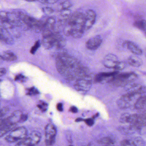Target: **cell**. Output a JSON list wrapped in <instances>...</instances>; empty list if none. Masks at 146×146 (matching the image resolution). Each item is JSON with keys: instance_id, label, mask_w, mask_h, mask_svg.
Returning <instances> with one entry per match:
<instances>
[{"instance_id": "cell-37", "label": "cell", "mask_w": 146, "mask_h": 146, "mask_svg": "<svg viewBox=\"0 0 146 146\" xmlns=\"http://www.w3.org/2000/svg\"><path fill=\"white\" fill-rule=\"evenodd\" d=\"M6 73V70L4 68H1L0 69V76H2L3 75L5 74Z\"/></svg>"}, {"instance_id": "cell-17", "label": "cell", "mask_w": 146, "mask_h": 146, "mask_svg": "<svg viewBox=\"0 0 146 146\" xmlns=\"http://www.w3.org/2000/svg\"><path fill=\"white\" fill-rule=\"evenodd\" d=\"M1 59L7 61H14L17 60V56L13 52L6 51L3 52L1 55Z\"/></svg>"}, {"instance_id": "cell-35", "label": "cell", "mask_w": 146, "mask_h": 146, "mask_svg": "<svg viewBox=\"0 0 146 146\" xmlns=\"http://www.w3.org/2000/svg\"><path fill=\"white\" fill-rule=\"evenodd\" d=\"M70 111L73 113H77L78 111V110L75 106H73L70 108Z\"/></svg>"}, {"instance_id": "cell-20", "label": "cell", "mask_w": 146, "mask_h": 146, "mask_svg": "<svg viewBox=\"0 0 146 146\" xmlns=\"http://www.w3.org/2000/svg\"><path fill=\"white\" fill-rule=\"evenodd\" d=\"M135 27L143 31L146 33V20H138L134 23Z\"/></svg>"}, {"instance_id": "cell-11", "label": "cell", "mask_w": 146, "mask_h": 146, "mask_svg": "<svg viewBox=\"0 0 146 146\" xmlns=\"http://www.w3.org/2000/svg\"><path fill=\"white\" fill-rule=\"evenodd\" d=\"M103 39L100 36H95L89 39L86 43V47L90 50H95L102 44Z\"/></svg>"}, {"instance_id": "cell-8", "label": "cell", "mask_w": 146, "mask_h": 146, "mask_svg": "<svg viewBox=\"0 0 146 146\" xmlns=\"http://www.w3.org/2000/svg\"><path fill=\"white\" fill-rule=\"evenodd\" d=\"M56 128L53 124L49 123L45 127V143L47 146L54 145L55 141Z\"/></svg>"}, {"instance_id": "cell-29", "label": "cell", "mask_w": 146, "mask_h": 146, "mask_svg": "<svg viewBox=\"0 0 146 146\" xmlns=\"http://www.w3.org/2000/svg\"><path fill=\"white\" fill-rule=\"evenodd\" d=\"M38 93V91L35 88H31L28 90L27 94L30 95H34L37 94Z\"/></svg>"}, {"instance_id": "cell-26", "label": "cell", "mask_w": 146, "mask_h": 146, "mask_svg": "<svg viewBox=\"0 0 146 146\" xmlns=\"http://www.w3.org/2000/svg\"><path fill=\"white\" fill-rule=\"evenodd\" d=\"M126 66V64L125 62H123L118 61L114 69L115 70H118V71L122 70L125 68Z\"/></svg>"}, {"instance_id": "cell-4", "label": "cell", "mask_w": 146, "mask_h": 146, "mask_svg": "<svg viewBox=\"0 0 146 146\" xmlns=\"http://www.w3.org/2000/svg\"><path fill=\"white\" fill-rule=\"evenodd\" d=\"M137 77V74L134 73H122L117 74L111 82L117 86L125 87L128 84L133 82Z\"/></svg>"}, {"instance_id": "cell-16", "label": "cell", "mask_w": 146, "mask_h": 146, "mask_svg": "<svg viewBox=\"0 0 146 146\" xmlns=\"http://www.w3.org/2000/svg\"><path fill=\"white\" fill-rule=\"evenodd\" d=\"M129 64L130 66L135 67H139L142 65V60L137 55H132L129 56L128 60Z\"/></svg>"}, {"instance_id": "cell-36", "label": "cell", "mask_w": 146, "mask_h": 146, "mask_svg": "<svg viewBox=\"0 0 146 146\" xmlns=\"http://www.w3.org/2000/svg\"><path fill=\"white\" fill-rule=\"evenodd\" d=\"M59 0H45V3L49 4H54L57 2Z\"/></svg>"}, {"instance_id": "cell-40", "label": "cell", "mask_w": 146, "mask_h": 146, "mask_svg": "<svg viewBox=\"0 0 146 146\" xmlns=\"http://www.w3.org/2000/svg\"><path fill=\"white\" fill-rule=\"evenodd\" d=\"M84 121V120H83V119H82V118H78L76 119V120H75V121H76V122H80V121Z\"/></svg>"}, {"instance_id": "cell-38", "label": "cell", "mask_w": 146, "mask_h": 146, "mask_svg": "<svg viewBox=\"0 0 146 146\" xmlns=\"http://www.w3.org/2000/svg\"><path fill=\"white\" fill-rule=\"evenodd\" d=\"M25 1L28 2L38 1L41 3H45V0H25Z\"/></svg>"}, {"instance_id": "cell-34", "label": "cell", "mask_w": 146, "mask_h": 146, "mask_svg": "<svg viewBox=\"0 0 146 146\" xmlns=\"http://www.w3.org/2000/svg\"><path fill=\"white\" fill-rule=\"evenodd\" d=\"M57 109L59 111H63V106L61 103H59L57 105Z\"/></svg>"}, {"instance_id": "cell-19", "label": "cell", "mask_w": 146, "mask_h": 146, "mask_svg": "<svg viewBox=\"0 0 146 146\" xmlns=\"http://www.w3.org/2000/svg\"><path fill=\"white\" fill-rule=\"evenodd\" d=\"M1 39L7 43H10L12 41V38L10 37L7 30L1 27Z\"/></svg>"}, {"instance_id": "cell-2", "label": "cell", "mask_w": 146, "mask_h": 146, "mask_svg": "<svg viewBox=\"0 0 146 146\" xmlns=\"http://www.w3.org/2000/svg\"><path fill=\"white\" fill-rule=\"evenodd\" d=\"M85 15L81 12L72 14L65 22L63 33L67 36H71L75 38L81 37L85 31Z\"/></svg>"}, {"instance_id": "cell-28", "label": "cell", "mask_w": 146, "mask_h": 146, "mask_svg": "<svg viewBox=\"0 0 146 146\" xmlns=\"http://www.w3.org/2000/svg\"><path fill=\"white\" fill-rule=\"evenodd\" d=\"M40 43L39 41H37L36 43H35V44L34 46L31 48V53L32 54H34L35 53H36V51L38 49L39 46H40Z\"/></svg>"}, {"instance_id": "cell-1", "label": "cell", "mask_w": 146, "mask_h": 146, "mask_svg": "<svg viewBox=\"0 0 146 146\" xmlns=\"http://www.w3.org/2000/svg\"><path fill=\"white\" fill-rule=\"evenodd\" d=\"M57 71L62 75L69 80L90 75L89 71L73 56L67 54L58 56L56 60Z\"/></svg>"}, {"instance_id": "cell-30", "label": "cell", "mask_w": 146, "mask_h": 146, "mask_svg": "<svg viewBox=\"0 0 146 146\" xmlns=\"http://www.w3.org/2000/svg\"><path fill=\"white\" fill-rule=\"evenodd\" d=\"M47 104H45V103H41V104H38L37 105V107L43 111H45L47 110Z\"/></svg>"}, {"instance_id": "cell-5", "label": "cell", "mask_w": 146, "mask_h": 146, "mask_svg": "<svg viewBox=\"0 0 146 146\" xmlns=\"http://www.w3.org/2000/svg\"><path fill=\"white\" fill-rule=\"evenodd\" d=\"M27 130L24 127L15 128L10 131L6 136L5 140L8 143H13L19 140H21L27 136Z\"/></svg>"}, {"instance_id": "cell-9", "label": "cell", "mask_w": 146, "mask_h": 146, "mask_svg": "<svg viewBox=\"0 0 146 146\" xmlns=\"http://www.w3.org/2000/svg\"><path fill=\"white\" fill-rule=\"evenodd\" d=\"M137 96L138 95L128 93L123 95L117 101L118 107L121 109L129 108L135 100V97Z\"/></svg>"}, {"instance_id": "cell-25", "label": "cell", "mask_w": 146, "mask_h": 146, "mask_svg": "<svg viewBox=\"0 0 146 146\" xmlns=\"http://www.w3.org/2000/svg\"><path fill=\"white\" fill-rule=\"evenodd\" d=\"M61 16L63 18L68 19L71 15V11L69 9H65L60 11Z\"/></svg>"}, {"instance_id": "cell-23", "label": "cell", "mask_w": 146, "mask_h": 146, "mask_svg": "<svg viewBox=\"0 0 146 146\" xmlns=\"http://www.w3.org/2000/svg\"><path fill=\"white\" fill-rule=\"evenodd\" d=\"M1 23L8 21V13L6 11H1L0 13Z\"/></svg>"}, {"instance_id": "cell-32", "label": "cell", "mask_w": 146, "mask_h": 146, "mask_svg": "<svg viewBox=\"0 0 146 146\" xmlns=\"http://www.w3.org/2000/svg\"><path fill=\"white\" fill-rule=\"evenodd\" d=\"M9 111L8 108L7 107H4V108H2L1 110V117L5 115L8 111Z\"/></svg>"}, {"instance_id": "cell-22", "label": "cell", "mask_w": 146, "mask_h": 146, "mask_svg": "<svg viewBox=\"0 0 146 146\" xmlns=\"http://www.w3.org/2000/svg\"><path fill=\"white\" fill-rule=\"evenodd\" d=\"M72 6V3L69 1H64L59 4L58 6V9L60 11H61L65 9H69Z\"/></svg>"}, {"instance_id": "cell-12", "label": "cell", "mask_w": 146, "mask_h": 146, "mask_svg": "<svg viewBox=\"0 0 146 146\" xmlns=\"http://www.w3.org/2000/svg\"><path fill=\"white\" fill-rule=\"evenodd\" d=\"M118 74V72H113L100 73L97 74L95 77V80L97 82H102L105 81L111 82L112 79Z\"/></svg>"}, {"instance_id": "cell-18", "label": "cell", "mask_w": 146, "mask_h": 146, "mask_svg": "<svg viewBox=\"0 0 146 146\" xmlns=\"http://www.w3.org/2000/svg\"><path fill=\"white\" fill-rule=\"evenodd\" d=\"M135 108L136 110H140L144 109L146 106V96H140L135 101Z\"/></svg>"}, {"instance_id": "cell-15", "label": "cell", "mask_w": 146, "mask_h": 146, "mask_svg": "<svg viewBox=\"0 0 146 146\" xmlns=\"http://www.w3.org/2000/svg\"><path fill=\"white\" fill-rule=\"evenodd\" d=\"M126 47L132 53L135 55H141L143 53L141 49L136 43L131 41H127L125 42Z\"/></svg>"}, {"instance_id": "cell-24", "label": "cell", "mask_w": 146, "mask_h": 146, "mask_svg": "<svg viewBox=\"0 0 146 146\" xmlns=\"http://www.w3.org/2000/svg\"><path fill=\"white\" fill-rule=\"evenodd\" d=\"M130 115V114L128 113L122 114L120 117V121L122 123H128Z\"/></svg>"}, {"instance_id": "cell-3", "label": "cell", "mask_w": 146, "mask_h": 146, "mask_svg": "<svg viewBox=\"0 0 146 146\" xmlns=\"http://www.w3.org/2000/svg\"><path fill=\"white\" fill-rule=\"evenodd\" d=\"M64 38L57 33L55 32L50 35L44 36L42 40V44L46 49L52 47L62 48L65 44Z\"/></svg>"}, {"instance_id": "cell-27", "label": "cell", "mask_w": 146, "mask_h": 146, "mask_svg": "<svg viewBox=\"0 0 146 146\" xmlns=\"http://www.w3.org/2000/svg\"><path fill=\"white\" fill-rule=\"evenodd\" d=\"M42 10L44 13L46 14H51L54 13V9L51 7H44L42 8Z\"/></svg>"}, {"instance_id": "cell-39", "label": "cell", "mask_w": 146, "mask_h": 146, "mask_svg": "<svg viewBox=\"0 0 146 146\" xmlns=\"http://www.w3.org/2000/svg\"><path fill=\"white\" fill-rule=\"evenodd\" d=\"M24 76L22 75H19L17 76L15 78V80H22L23 78H24Z\"/></svg>"}, {"instance_id": "cell-6", "label": "cell", "mask_w": 146, "mask_h": 146, "mask_svg": "<svg viewBox=\"0 0 146 146\" xmlns=\"http://www.w3.org/2000/svg\"><path fill=\"white\" fill-rule=\"evenodd\" d=\"M40 133L37 131L32 132L29 136L21 140L15 146H35L37 145L41 139Z\"/></svg>"}, {"instance_id": "cell-31", "label": "cell", "mask_w": 146, "mask_h": 146, "mask_svg": "<svg viewBox=\"0 0 146 146\" xmlns=\"http://www.w3.org/2000/svg\"><path fill=\"white\" fill-rule=\"evenodd\" d=\"M84 121L85 122L86 124L88 125V126H90V127L93 126L94 124V120L92 118H88V119L84 120Z\"/></svg>"}, {"instance_id": "cell-33", "label": "cell", "mask_w": 146, "mask_h": 146, "mask_svg": "<svg viewBox=\"0 0 146 146\" xmlns=\"http://www.w3.org/2000/svg\"><path fill=\"white\" fill-rule=\"evenodd\" d=\"M27 119V116L26 115H24L22 114L21 115V117L20 121V123H23Z\"/></svg>"}, {"instance_id": "cell-13", "label": "cell", "mask_w": 146, "mask_h": 146, "mask_svg": "<svg viewBox=\"0 0 146 146\" xmlns=\"http://www.w3.org/2000/svg\"><path fill=\"white\" fill-rule=\"evenodd\" d=\"M118 62V58L116 56L109 54L105 57L103 60V64L107 68H114Z\"/></svg>"}, {"instance_id": "cell-7", "label": "cell", "mask_w": 146, "mask_h": 146, "mask_svg": "<svg viewBox=\"0 0 146 146\" xmlns=\"http://www.w3.org/2000/svg\"><path fill=\"white\" fill-rule=\"evenodd\" d=\"M91 86V78L90 75L77 78L74 85L77 91L85 92L89 91Z\"/></svg>"}, {"instance_id": "cell-41", "label": "cell", "mask_w": 146, "mask_h": 146, "mask_svg": "<svg viewBox=\"0 0 146 146\" xmlns=\"http://www.w3.org/2000/svg\"><path fill=\"white\" fill-rule=\"evenodd\" d=\"M69 146H72V145H69Z\"/></svg>"}, {"instance_id": "cell-21", "label": "cell", "mask_w": 146, "mask_h": 146, "mask_svg": "<svg viewBox=\"0 0 146 146\" xmlns=\"http://www.w3.org/2000/svg\"><path fill=\"white\" fill-rule=\"evenodd\" d=\"M100 146H114V143L111 139L109 138H104L99 141Z\"/></svg>"}, {"instance_id": "cell-14", "label": "cell", "mask_w": 146, "mask_h": 146, "mask_svg": "<svg viewBox=\"0 0 146 146\" xmlns=\"http://www.w3.org/2000/svg\"><path fill=\"white\" fill-rule=\"evenodd\" d=\"M125 87L127 93L135 95H139L143 89L142 86L137 83H129Z\"/></svg>"}, {"instance_id": "cell-10", "label": "cell", "mask_w": 146, "mask_h": 146, "mask_svg": "<svg viewBox=\"0 0 146 146\" xmlns=\"http://www.w3.org/2000/svg\"><path fill=\"white\" fill-rule=\"evenodd\" d=\"M85 15V31H87L91 29L95 24L97 15L95 11L92 9L87 10Z\"/></svg>"}]
</instances>
